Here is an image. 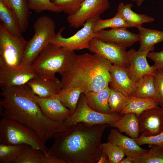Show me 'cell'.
<instances>
[{
    "mask_svg": "<svg viewBox=\"0 0 163 163\" xmlns=\"http://www.w3.org/2000/svg\"><path fill=\"white\" fill-rule=\"evenodd\" d=\"M0 95L1 116L31 128L45 144L67 127L63 122L54 121L46 116L37 102V96L27 84L2 90Z\"/></svg>",
    "mask_w": 163,
    "mask_h": 163,
    "instance_id": "cell-1",
    "label": "cell"
},
{
    "mask_svg": "<svg viewBox=\"0 0 163 163\" xmlns=\"http://www.w3.org/2000/svg\"><path fill=\"white\" fill-rule=\"evenodd\" d=\"M107 124L76 123L56 133L47 153L65 163H97L102 154L101 139Z\"/></svg>",
    "mask_w": 163,
    "mask_h": 163,
    "instance_id": "cell-2",
    "label": "cell"
},
{
    "mask_svg": "<svg viewBox=\"0 0 163 163\" xmlns=\"http://www.w3.org/2000/svg\"><path fill=\"white\" fill-rule=\"evenodd\" d=\"M111 64L96 54H77L70 68L60 74L62 90L80 87L83 94L103 90L109 86Z\"/></svg>",
    "mask_w": 163,
    "mask_h": 163,
    "instance_id": "cell-3",
    "label": "cell"
},
{
    "mask_svg": "<svg viewBox=\"0 0 163 163\" xmlns=\"http://www.w3.org/2000/svg\"><path fill=\"white\" fill-rule=\"evenodd\" d=\"M77 54L74 52L50 43L40 54L31 65L37 75L55 76L68 69L75 59Z\"/></svg>",
    "mask_w": 163,
    "mask_h": 163,
    "instance_id": "cell-4",
    "label": "cell"
},
{
    "mask_svg": "<svg viewBox=\"0 0 163 163\" xmlns=\"http://www.w3.org/2000/svg\"><path fill=\"white\" fill-rule=\"evenodd\" d=\"M0 143L27 145L48 154L45 144L35 131L23 124L4 117L0 121Z\"/></svg>",
    "mask_w": 163,
    "mask_h": 163,
    "instance_id": "cell-5",
    "label": "cell"
},
{
    "mask_svg": "<svg viewBox=\"0 0 163 163\" xmlns=\"http://www.w3.org/2000/svg\"><path fill=\"white\" fill-rule=\"evenodd\" d=\"M32 37L26 44L22 65H31L55 37L56 25L51 18L46 15L39 17L33 25Z\"/></svg>",
    "mask_w": 163,
    "mask_h": 163,
    "instance_id": "cell-6",
    "label": "cell"
},
{
    "mask_svg": "<svg viewBox=\"0 0 163 163\" xmlns=\"http://www.w3.org/2000/svg\"><path fill=\"white\" fill-rule=\"evenodd\" d=\"M27 41L23 37L14 36L0 23V66L17 68L22 65Z\"/></svg>",
    "mask_w": 163,
    "mask_h": 163,
    "instance_id": "cell-7",
    "label": "cell"
},
{
    "mask_svg": "<svg viewBox=\"0 0 163 163\" xmlns=\"http://www.w3.org/2000/svg\"><path fill=\"white\" fill-rule=\"evenodd\" d=\"M122 117L117 113L106 114L94 111L89 107L84 95L82 94L75 111L63 122V124L66 127L80 123L92 125L107 124L110 126Z\"/></svg>",
    "mask_w": 163,
    "mask_h": 163,
    "instance_id": "cell-8",
    "label": "cell"
},
{
    "mask_svg": "<svg viewBox=\"0 0 163 163\" xmlns=\"http://www.w3.org/2000/svg\"><path fill=\"white\" fill-rule=\"evenodd\" d=\"M100 17V16H97L89 19L81 29L68 37L62 36V33L64 28H60L56 33L50 43L55 46L72 51L88 49L90 41L95 37L94 27L97 21Z\"/></svg>",
    "mask_w": 163,
    "mask_h": 163,
    "instance_id": "cell-9",
    "label": "cell"
},
{
    "mask_svg": "<svg viewBox=\"0 0 163 163\" xmlns=\"http://www.w3.org/2000/svg\"><path fill=\"white\" fill-rule=\"evenodd\" d=\"M126 48L94 37L90 41L88 49L105 58L112 64L127 69L129 67L130 63Z\"/></svg>",
    "mask_w": 163,
    "mask_h": 163,
    "instance_id": "cell-10",
    "label": "cell"
},
{
    "mask_svg": "<svg viewBox=\"0 0 163 163\" xmlns=\"http://www.w3.org/2000/svg\"><path fill=\"white\" fill-rule=\"evenodd\" d=\"M109 6L108 0H84L76 13L68 15L67 21L70 27L78 28L91 18L100 16Z\"/></svg>",
    "mask_w": 163,
    "mask_h": 163,
    "instance_id": "cell-11",
    "label": "cell"
},
{
    "mask_svg": "<svg viewBox=\"0 0 163 163\" xmlns=\"http://www.w3.org/2000/svg\"><path fill=\"white\" fill-rule=\"evenodd\" d=\"M37 74L31 65L17 68L0 66V87L2 90L7 88L27 84Z\"/></svg>",
    "mask_w": 163,
    "mask_h": 163,
    "instance_id": "cell-12",
    "label": "cell"
},
{
    "mask_svg": "<svg viewBox=\"0 0 163 163\" xmlns=\"http://www.w3.org/2000/svg\"><path fill=\"white\" fill-rule=\"evenodd\" d=\"M141 136H148L163 132V107L158 106L146 110L137 117Z\"/></svg>",
    "mask_w": 163,
    "mask_h": 163,
    "instance_id": "cell-13",
    "label": "cell"
},
{
    "mask_svg": "<svg viewBox=\"0 0 163 163\" xmlns=\"http://www.w3.org/2000/svg\"><path fill=\"white\" fill-rule=\"evenodd\" d=\"M154 50L140 52L132 48L127 51L130 66L127 71L129 77L134 82H137L144 76L154 73L156 70L153 66L149 65L146 59L148 53Z\"/></svg>",
    "mask_w": 163,
    "mask_h": 163,
    "instance_id": "cell-14",
    "label": "cell"
},
{
    "mask_svg": "<svg viewBox=\"0 0 163 163\" xmlns=\"http://www.w3.org/2000/svg\"><path fill=\"white\" fill-rule=\"evenodd\" d=\"M57 94L47 98L37 96V101L42 111L48 118L55 122H63L73 112L62 104Z\"/></svg>",
    "mask_w": 163,
    "mask_h": 163,
    "instance_id": "cell-15",
    "label": "cell"
},
{
    "mask_svg": "<svg viewBox=\"0 0 163 163\" xmlns=\"http://www.w3.org/2000/svg\"><path fill=\"white\" fill-rule=\"evenodd\" d=\"M40 97L47 98L58 94L62 90L60 80L56 76L37 75L27 84Z\"/></svg>",
    "mask_w": 163,
    "mask_h": 163,
    "instance_id": "cell-16",
    "label": "cell"
},
{
    "mask_svg": "<svg viewBox=\"0 0 163 163\" xmlns=\"http://www.w3.org/2000/svg\"><path fill=\"white\" fill-rule=\"evenodd\" d=\"M126 27L102 30L95 33V37L104 41L114 43L125 48L139 41V35L130 31Z\"/></svg>",
    "mask_w": 163,
    "mask_h": 163,
    "instance_id": "cell-17",
    "label": "cell"
},
{
    "mask_svg": "<svg viewBox=\"0 0 163 163\" xmlns=\"http://www.w3.org/2000/svg\"><path fill=\"white\" fill-rule=\"evenodd\" d=\"M109 72L110 80L109 85L113 88L128 96H132L134 94L136 83L129 77L127 69L118 65L111 64Z\"/></svg>",
    "mask_w": 163,
    "mask_h": 163,
    "instance_id": "cell-18",
    "label": "cell"
},
{
    "mask_svg": "<svg viewBox=\"0 0 163 163\" xmlns=\"http://www.w3.org/2000/svg\"><path fill=\"white\" fill-rule=\"evenodd\" d=\"M108 142L117 145L127 156L135 160L145 153L148 150L141 148L132 138L122 134L118 129H111L107 137Z\"/></svg>",
    "mask_w": 163,
    "mask_h": 163,
    "instance_id": "cell-19",
    "label": "cell"
},
{
    "mask_svg": "<svg viewBox=\"0 0 163 163\" xmlns=\"http://www.w3.org/2000/svg\"><path fill=\"white\" fill-rule=\"evenodd\" d=\"M14 163H65L63 160L50 154H46L42 151L30 146L20 155Z\"/></svg>",
    "mask_w": 163,
    "mask_h": 163,
    "instance_id": "cell-20",
    "label": "cell"
},
{
    "mask_svg": "<svg viewBox=\"0 0 163 163\" xmlns=\"http://www.w3.org/2000/svg\"><path fill=\"white\" fill-rule=\"evenodd\" d=\"M110 92L108 86L99 92H88L83 94L91 109L100 113L110 114L111 113L108 104Z\"/></svg>",
    "mask_w": 163,
    "mask_h": 163,
    "instance_id": "cell-21",
    "label": "cell"
},
{
    "mask_svg": "<svg viewBox=\"0 0 163 163\" xmlns=\"http://www.w3.org/2000/svg\"><path fill=\"white\" fill-rule=\"evenodd\" d=\"M131 4L125 5L123 2L118 5L116 14L121 16L131 27H137L142 26L144 23H150L155 21L154 18L145 14H140L134 12L132 10Z\"/></svg>",
    "mask_w": 163,
    "mask_h": 163,
    "instance_id": "cell-22",
    "label": "cell"
},
{
    "mask_svg": "<svg viewBox=\"0 0 163 163\" xmlns=\"http://www.w3.org/2000/svg\"><path fill=\"white\" fill-rule=\"evenodd\" d=\"M110 126L117 129L121 133H124L133 139L139 137L138 120L135 113L124 114L120 120L110 124Z\"/></svg>",
    "mask_w": 163,
    "mask_h": 163,
    "instance_id": "cell-23",
    "label": "cell"
},
{
    "mask_svg": "<svg viewBox=\"0 0 163 163\" xmlns=\"http://www.w3.org/2000/svg\"><path fill=\"white\" fill-rule=\"evenodd\" d=\"M139 31V48L138 50L144 51L155 48L154 45L163 41V31L149 29L139 26L136 27Z\"/></svg>",
    "mask_w": 163,
    "mask_h": 163,
    "instance_id": "cell-24",
    "label": "cell"
},
{
    "mask_svg": "<svg viewBox=\"0 0 163 163\" xmlns=\"http://www.w3.org/2000/svg\"><path fill=\"white\" fill-rule=\"evenodd\" d=\"M158 105L157 101L152 98L129 96L128 103L120 113L123 115L127 113H132L138 117L144 111Z\"/></svg>",
    "mask_w": 163,
    "mask_h": 163,
    "instance_id": "cell-25",
    "label": "cell"
},
{
    "mask_svg": "<svg viewBox=\"0 0 163 163\" xmlns=\"http://www.w3.org/2000/svg\"><path fill=\"white\" fill-rule=\"evenodd\" d=\"M0 23L11 34L21 37L22 33L17 18L12 10L0 0Z\"/></svg>",
    "mask_w": 163,
    "mask_h": 163,
    "instance_id": "cell-26",
    "label": "cell"
},
{
    "mask_svg": "<svg viewBox=\"0 0 163 163\" xmlns=\"http://www.w3.org/2000/svg\"><path fill=\"white\" fill-rule=\"evenodd\" d=\"M132 96L152 98L156 100L154 73L144 76L136 82L135 91Z\"/></svg>",
    "mask_w": 163,
    "mask_h": 163,
    "instance_id": "cell-27",
    "label": "cell"
},
{
    "mask_svg": "<svg viewBox=\"0 0 163 163\" xmlns=\"http://www.w3.org/2000/svg\"><path fill=\"white\" fill-rule=\"evenodd\" d=\"M27 145H11L0 143V163H14Z\"/></svg>",
    "mask_w": 163,
    "mask_h": 163,
    "instance_id": "cell-28",
    "label": "cell"
},
{
    "mask_svg": "<svg viewBox=\"0 0 163 163\" xmlns=\"http://www.w3.org/2000/svg\"><path fill=\"white\" fill-rule=\"evenodd\" d=\"M83 92L81 88L77 87L62 90L57 95L62 104L73 113L76 108L79 97Z\"/></svg>",
    "mask_w": 163,
    "mask_h": 163,
    "instance_id": "cell-29",
    "label": "cell"
},
{
    "mask_svg": "<svg viewBox=\"0 0 163 163\" xmlns=\"http://www.w3.org/2000/svg\"><path fill=\"white\" fill-rule=\"evenodd\" d=\"M110 88L108 104L111 112V113H120L128 103L129 96L125 95L113 88Z\"/></svg>",
    "mask_w": 163,
    "mask_h": 163,
    "instance_id": "cell-30",
    "label": "cell"
},
{
    "mask_svg": "<svg viewBox=\"0 0 163 163\" xmlns=\"http://www.w3.org/2000/svg\"><path fill=\"white\" fill-rule=\"evenodd\" d=\"M121 27L131 28L121 16L116 14L113 17L105 20H102L100 17L96 23L94 31L96 33L107 28H113Z\"/></svg>",
    "mask_w": 163,
    "mask_h": 163,
    "instance_id": "cell-31",
    "label": "cell"
},
{
    "mask_svg": "<svg viewBox=\"0 0 163 163\" xmlns=\"http://www.w3.org/2000/svg\"><path fill=\"white\" fill-rule=\"evenodd\" d=\"M102 152L108 157L110 163H119L125 155L123 151L116 144L109 142L101 143Z\"/></svg>",
    "mask_w": 163,
    "mask_h": 163,
    "instance_id": "cell-32",
    "label": "cell"
},
{
    "mask_svg": "<svg viewBox=\"0 0 163 163\" xmlns=\"http://www.w3.org/2000/svg\"><path fill=\"white\" fill-rule=\"evenodd\" d=\"M150 149L135 160L134 163H163V150L149 145Z\"/></svg>",
    "mask_w": 163,
    "mask_h": 163,
    "instance_id": "cell-33",
    "label": "cell"
},
{
    "mask_svg": "<svg viewBox=\"0 0 163 163\" xmlns=\"http://www.w3.org/2000/svg\"><path fill=\"white\" fill-rule=\"evenodd\" d=\"M29 9L35 12L40 13L48 11L56 13L62 11L55 5L50 0H27Z\"/></svg>",
    "mask_w": 163,
    "mask_h": 163,
    "instance_id": "cell-34",
    "label": "cell"
},
{
    "mask_svg": "<svg viewBox=\"0 0 163 163\" xmlns=\"http://www.w3.org/2000/svg\"><path fill=\"white\" fill-rule=\"evenodd\" d=\"M84 0H53L52 2L68 15L76 13Z\"/></svg>",
    "mask_w": 163,
    "mask_h": 163,
    "instance_id": "cell-35",
    "label": "cell"
},
{
    "mask_svg": "<svg viewBox=\"0 0 163 163\" xmlns=\"http://www.w3.org/2000/svg\"><path fill=\"white\" fill-rule=\"evenodd\" d=\"M156 100L163 107V70L157 69L154 73Z\"/></svg>",
    "mask_w": 163,
    "mask_h": 163,
    "instance_id": "cell-36",
    "label": "cell"
},
{
    "mask_svg": "<svg viewBox=\"0 0 163 163\" xmlns=\"http://www.w3.org/2000/svg\"><path fill=\"white\" fill-rule=\"evenodd\" d=\"M134 139L139 145L147 144L155 145L160 148L163 146V132L152 136H140L138 138Z\"/></svg>",
    "mask_w": 163,
    "mask_h": 163,
    "instance_id": "cell-37",
    "label": "cell"
},
{
    "mask_svg": "<svg viewBox=\"0 0 163 163\" xmlns=\"http://www.w3.org/2000/svg\"><path fill=\"white\" fill-rule=\"evenodd\" d=\"M147 57L154 62L155 69L163 70V50L158 52L151 51L149 52Z\"/></svg>",
    "mask_w": 163,
    "mask_h": 163,
    "instance_id": "cell-38",
    "label": "cell"
},
{
    "mask_svg": "<svg viewBox=\"0 0 163 163\" xmlns=\"http://www.w3.org/2000/svg\"><path fill=\"white\" fill-rule=\"evenodd\" d=\"M97 163H110V162L108 157L104 153L102 152Z\"/></svg>",
    "mask_w": 163,
    "mask_h": 163,
    "instance_id": "cell-39",
    "label": "cell"
},
{
    "mask_svg": "<svg viewBox=\"0 0 163 163\" xmlns=\"http://www.w3.org/2000/svg\"><path fill=\"white\" fill-rule=\"evenodd\" d=\"M135 160L132 158L127 156V157L122 159L119 163H134Z\"/></svg>",
    "mask_w": 163,
    "mask_h": 163,
    "instance_id": "cell-40",
    "label": "cell"
},
{
    "mask_svg": "<svg viewBox=\"0 0 163 163\" xmlns=\"http://www.w3.org/2000/svg\"><path fill=\"white\" fill-rule=\"evenodd\" d=\"M6 6L10 8L9 3V0H0Z\"/></svg>",
    "mask_w": 163,
    "mask_h": 163,
    "instance_id": "cell-41",
    "label": "cell"
},
{
    "mask_svg": "<svg viewBox=\"0 0 163 163\" xmlns=\"http://www.w3.org/2000/svg\"><path fill=\"white\" fill-rule=\"evenodd\" d=\"M144 0H136V2L137 5L139 6L142 3Z\"/></svg>",
    "mask_w": 163,
    "mask_h": 163,
    "instance_id": "cell-42",
    "label": "cell"
},
{
    "mask_svg": "<svg viewBox=\"0 0 163 163\" xmlns=\"http://www.w3.org/2000/svg\"><path fill=\"white\" fill-rule=\"evenodd\" d=\"M160 148L162 150H163V146H162V147H161V148Z\"/></svg>",
    "mask_w": 163,
    "mask_h": 163,
    "instance_id": "cell-43",
    "label": "cell"
},
{
    "mask_svg": "<svg viewBox=\"0 0 163 163\" xmlns=\"http://www.w3.org/2000/svg\"><path fill=\"white\" fill-rule=\"evenodd\" d=\"M133 2H136V0H131Z\"/></svg>",
    "mask_w": 163,
    "mask_h": 163,
    "instance_id": "cell-44",
    "label": "cell"
},
{
    "mask_svg": "<svg viewBox=\"0 0 163 163\" xmlns=\"http://www.w3.org/2000/svg\"><path fill=\"white\" fill-rule=\"evenodd\" d=\"M51 1H52L53 0H50Z\"/></svg>",
    "mask_w": 163,
    "mask_h": 163,
    "instance_id": "cell-45",
    "label": "cell"
}]
</instances>
